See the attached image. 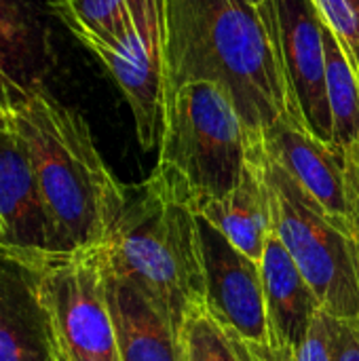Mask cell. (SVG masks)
Returning <instances> with one entry per match:
<instances>
[{"mask_svg": "<svg viewBox=\"0 0 359 361\" xmlns=\"http://www.w3.org/2000/svg\"><path fill=\"white\" fill-rule=\"evenodd\" d=\"M167 93L186 82H216L250 133L288 112L300 116L286 80L273 0H165ZM303 118V116H300Z\"/></svg>", "mask_w": 359, "mask_h": 361, "instance_id": "obj_1", "label": "cell"}, {"mask_svg": "<svg viewBox=\"0 0 359 361\" xmlns=\"http://www.w3.org/2000/svg\"><path fill=\"white\" fill-rule=\"evenodd\" d=\"M11 114L28 146L57 252L102 247L125 207L127 186L104 163L83 114L44 85L32 87Z\"/></svg>", "mask_w": 359, "mask_h": 361, "instance_id": "obj_2", "label": "cell"}, {"mask_svg": "<svg viewBox=\"0 0 359 361\" xmlns=\"http://www.w3.org/2000/svg\"><path fill=\"white\" fill-rule=\"evenodd\" d=\"M99 254L106 269L133 283L178 336L207 309L197 212L157 171L127 186L125 207Z\"/></svg>", "mask_w": 359, "mask_h": 361, "instance_id": "obj_3", "label": "cell"}, {"mask_svg": "<svg viewBox=\"0 0 359 361\" xmlns=\"http://www.w3.org/2000/svg\"><path fill=\"white\" fill-rule=\"evenodd\" d=\"M248 140V127L220 85L186 82L165 97L154 171L197 212L241 182Z\"/></svg>", "mask_w": 359, "mask_h": 361, "instance_id": "obj_4", "label": "cell"}, {"mask_svg": "<svg viewBox=\"0 0 359 361\" xmlns=\"http://www.w3.org/2000/svg\"><path fill=\"white\" fill-rule=\"evenodd\" d=\"M250 150L269 186L273 231L322 307L339 319H358L359 239L343 233L324 207L269 157L258 133H250Z\"/></svg>", "mask_w": 359, "mask_h": 361, "instance_id": "obj_5", "label": "cell"}, {"mask_svg": "<svg viewBox=\"0 0 359 361\" xmlns=\"http://www.w3.org/2000/svg\"><path fill=\"white\" fill-rule=\"evenodd\" d=\"M55 361H121L99 247L36 252Z\"/></svg>", "mask_w": 359, "mask_h": 361, "instance_id": "obj_6", "label": "cell"}, {"mask_svg": "<svg viewBox=\"0 0 359 361\" xmlns=\"http://www.w3.org/2000/svg\"><path fill=\"white\" fill-rule=\"evenodd\" d=\"M99 57L121 87L144 150L159 146L165 97V0H140L125 27L108 38L85 44Z\"/></svg>", "mask_w": 359, "mask_h": 361, "instance_id": "obj_7", "label": "cell"}, {"mask_svg": "<svg viewBox=\"0 0 359 361\" xmlns=\"http://www.w3.org/2000/svg\"><path fill=\"white\" fill-rule=\"evenodd\" d=\"M207 311L252 343H269L271 326L260 262L237 250L212 222L197 214Z\"/></svg>", "mask_w": 359, "mask_h": 361, "instance_id": "obj_8", "label": "cell"}, {"mask_svg": "<svg viewBox=\"0 0 359 361\" xmlns=\"http://www.w3.org/2000/svg\"><path fill=\"white\" fill-rule=\"evenodd\" d=\"M258 135L269 157L324 207L328 218L343 233L359 239L345 152L315 137L294 112L284 114Z\"/></svg>", "mask_w": 359, "mask_h": 361, "instance_id": "obj_9", "label": "cell"}, {"mask_svg": "<svg viewBox=\"0 0 359 361\" xmlns=\"http://www.w3.org/2000/svg\"><path fill=\"white\" fill-rule=\"evenodd\" d=\"M273 6L290 97L307 129L322 142L332 144L324 17L313 0H273Z\"/></svg>", "mask_w": 359, "mask_h": 361, "instance_id": "obj_10", "label": "cell"}, {"mask_svg": "<svg viewBox=\"0 0 359 361\" xmlns=\"http://www.w3.org/2000/svg\"><path fill=\"white\" fill-rule=\"evenodd\" d=\"M0 245L57 252L40 184L13 114L0 106Z\"/></svg>", "mask_w": 359, "mask_h": 361, "instance_id": "obj_11", "label": "cell"}, {"mask_svg": "<svg viewBox=\"0 0 359 361\" xmlns=\"http://www.w3.org/2000/svg\"><path fill=\"white\" fill-rule=\"evenodd\" d=\"M0 361H55L36 252L0 245Z\"/></svg>", "mask_w": 359, "mask_h": 361, "instance_id": "obj_12", "label": "cell"}, {"mask_svg": "<svg viewBox=\"0 0 359 361\" xmlns=\"http://www.w3.org/2000/svg\"><path fill=\"white\" fill-rule=\"evenodd\" d=\"M104 271L121 361H188L182 338L150 300L106 264Z\"/></svg>", "mask_w": 359, "mask_h": 361, "instance_id": "obj_13", "label": "cell"}, {"mask_svg": "<svg viewBox=\"0 0 359 361\" xmlns=\"http://www.w3.org/2000/svg\"><path fill=\"white\" fill-rule=\"evenodd\" d=\"M260 269L271 338L298 349L313 317L324 307L275 231L267 239Z\"/></svg>", "mask_w": 359, "mask_h": 361, "instance_id": "obj_14", "label": "cell"}, {"mask_svg": "<svg viewBox=\"0 0 359 361\" xmlns=\"http://www.w3.org/2000/svg\"><path fill=\"white\" fill-rule=\"evenodd\" d=\"M212 222L237 250L248 258L260 262L269 235L273 233L271 195L262 169L250 150L248 140V167L241 182L222 199L203 203L197 209Z\"/></svg>", "mask_w": 359, "mask_h": 361, "instance_id": "obj_15", "label": "cell"}, {"mask_svg": "<svg viewBox=\"0 0 359 361\" xmlns=\"http://www.w3.org/2000/svg\"><path fill=\"white\" fill-rule=\"evenodd\" d=\"M34 30L17 0H0V106H13L36 85H42L34 70Z\"/></svg>", "mask_w": 359, "mask_h": 361, "instance_id": "obj_16", "label": "cell"}, {"mask_svg": "<svg viewBox=\"0 0 359 361\" xmlns=\"http://www.w3.org/2000/svg\"><path fill=\"white\" fill-rule=\"evenodd\" d=\"M324 44L332 144L345 154H351L359 150V72L328 23L324 25Z\"/></svg>", "mask_w": 359, "mask_h": 361, "instance_id": "obj_17", "label": "cell"}, {"mask_svg": "<svg viewBox=\"0 0 359 361\" xmlns=\"http://www.w3.org/2000/svg\"><path fill=\"white\" fill-rule=\"evenodd\" d=\"M140 0H55L53 13L83 42L108 40L129 21Z\"/></svg>", "mask_w": 359, "mask_h": 361, "instance_id": "obj_18", "label": "cell"}, {"mask_svg": "<svg viewBox=\"0 0 359 361\" xmlns=\"http://www.w3.org/2000/svg\"><path fill=\"white\" fill-rule=\"evenodd\" d=\"M180 338L188 361H248L243 338L224 328L207 309L186 322Z\"/></svg>", "mask_w": 359, "mask_h": 361, "instance_id": "obj_19", "label": "cell"}, {"mask_svg": "<svg viewBox=\"0 0 359 361\" xmlns=\"http://www.w3.org/2000/svg\"><path fill=\"white\" fill-rule=\"evenodd\" d=\"M343 343V319L320 309L303 343L294 351V361H336Z\"/></svg>", "mask_w": 359, "mask_h": 361, "instance_id": "obj_20", "label": "cell"}, {"mask_svg": "<svg viewBox=\"0 0 359 361\" xmlns=\"http://www.w3.org/2000/svg\"><path fill=\"white\" fill-rule=\"evenodd\" d=\"M328 27L339 36L347 57L359 72V15L349 0H313Z\"/></svg>", "mask_w": 359, "mask_h": 361, "instance_id": "obj_21", "label": "cell"}, {"mask_svg": "<svg viewBox=\"0 0 359 361\" xmlns=\"http://www.w3.org/2000/svg\"><path fill=\"white\" fill-rule=\"evenodd\" d=\"M243 349L248 361H294V351H296L294 347L275 338H271L269 343H252L243 338Z\"/></svg>", "mask_w": 359, "mask_h": 361, "instance_id": "obj_22", "label": "cell"}, {"mask_svg": "<svg viewBox=\"0 0 359 361\" xmlns=\"http://www.w3.org/2000/svg\"><path fill=\"white\" fill-rule=\"evenodd\" d=\"M336 361H359V317L343 319V343Z\"/></svg>", "mask_w": 359, "mask_h": 361, "instance_id": "obj_23", "label": "cell"}, {"mask_svg": "<svg viewBox=\"0 0 359 361\" xmlns=\"http://www.w3.org/2000/svg\"><path fill=\"white\" fill-rule=\"evenodd\" d=\"M245 2H250V4H254V6H260V4H264V2H269V0H245Z\"/></svg>", "mask_w": 359, "mask_h": 361, "instance_id": "obj_24", "label": "cell"}, {"mask_svg": "<svg viewBox=\"0 0 359 361\" xmlns=\"http://www.w3.org/2000/svg\"><path fill=\"white\" fill-rule=\"evenodd\" d=\"M349 4L353 6V11L359 15V0H349Z\"/></svg>", "mask_w": 359, "mask_h": 361, "instance_id": "obj_25", "label": "cell"}]
</instances>
